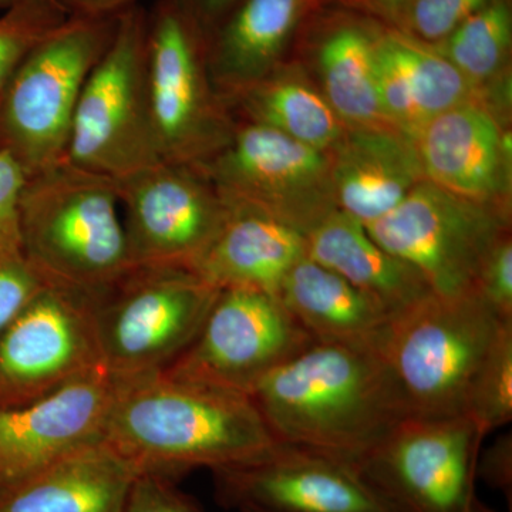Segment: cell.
I'll return each mask as SVG.
<instances>
[{
    "label": "cell",
    "mask_w": 512,
    "mask_h": 512,
    "mask_svg": "<svg viewBox=\"0 0 512 512\" xmlns=\"http://www.w3.org/2000/svg\"><path fill=\"white\" fill-rule=\"evenodd\" d=\"M104 440L138 474L170 480L248 463L278 444L249 394L164 370L116 379Z\"/></svg>",
    "instance_id": "cell-1"
},
{
    "label": "cell",
    "mask_w": 512,
    "mask_h": 512,
    "mask_svg": "<svg viewBox=\"0 0 512 512\" xmlns=\"http://www.w3.org/2000/svg\"><path fill=\"white\" fill-rule=\"evenodd\" d=\"M251 399L276 443L353 463L409 417L375 346L313 340L265 376Z\"/></svg>",
    "instance_id": "cell-2"
},
{
    "label": "cell",
    "mask_w": 512,
    "mask_h": 512,
    "mask_svg": "<svg viewBox=\"0 0 512 512\" xmlns=\"http://www.w3.org/2000/svg\"><path fill=\"white\" fill-rule=\"evenodd\" d=\"M116 180L64 163L26 178L20 249L50 284L96 296L130 271Z\"/></svg>",
    "instance_id": "cell-3"
},
{
    "label": "cell",
    "mask_w": 512,
    "mask_h": 512,
    "mask_svg": "<svg viewBox=\"0 0 512 512\" xmlns=\"http://www.w3.org/2000/svg\"><path fill=\"white\" fill-rule=\"evenodd\" d=\"M501 322L476 292L429 293L393 316L379 352L409 417L467 414L471 384Z\"/></svg>",
    "instance_id": "cell-4"
},
{
    "label": "cell",
    "mask_w": 512,
    "mask_h": 512,
    "mask_svg": "<svg viewBox=\"0 0 512 512\" xmlns=\"http://www.w3.org/2000/svg\"><path fill=\"white\" fill-rule=\"evenodd\" d=\"M116 18H70L43 37L0 96V143L26 178L64 163L84 84L116 32Z\"/></svg>",
    "instance_id": "cell-5"
},
{
    "label": "cell",
    "mask_w": 512,
    "mask_h": 512,
    "mask_svg": "<svg viewBox=\"0 0 512 512\" xmlns=\"http://www.w3.org/2000/svg\"><path fill=\"white\" fill-rule=\"evenodd\" d=\"M147 30L140 3L117 16L77 104L67 163L119 180L163 161L148 89Z\"/></svg>",
    "instance_id": "cell-6"
},
{
    "label": "cell",
    "mask_w": 512,
    "mask_h": 512,
    "mask_svg": "<svg viewBox=\"0 0 512 512\" xmlns=\"http://www.w3.org/2000/svg\"><path fill=\"white\" fill-rule=\"evenodd\" d=\"M218 293L188 269H130L93 296L104 369L114 379L167 369L198 335Z\"/></svg>",
    "instance_id": "cell-7"
},
{
    "label": "cell",
    "mask_w": 512,
    "mask_h": 512,
    "mask_svg": "<svg viewBox=\"0 0 512 512\" xmlns=\"http://www.w3.org/2000/svg\"><path fill=\"white\" fill-rule=\"evenodd\" d=\"M147 74L161 158L204 163L227 143L235 119L212 82L207 37L180 0L148 10Z\"/></svg>",
    "instance_id": "cell-8"
},
{
    "label": "cell",
    "mask_w": 512,
    "mask_h": 512,
    "mask_svg": "<svg viewBox=\"0 0 512 512\" xmlns=\"http://www.w3.org/2000/svg\"><path fill=\"white\" fill-rule=\"evenodd\" d=\"M487 434L468 414L407 417L355 464L392 512H494L477 493Z\"/></svg>",
    "instance_id": "cell-9"
},
{
    "label": "cell",
    "mask_w": 512,
    "mask_h": 512,
    "mask_svg": "<svg viewBox=\"0 0 512 512\" xmlns=\"http://www.w3.org/2000/svg\"><path fill=\"white\" fill-rule=\"evenodd\" d=\"M366 229L380 247L412 266L431 293L457 296L476 292L485 258L510 231V215L424 180Z\"/></svg>",
    "instance_id": "cell-10"
},
{
    "label": "cell",
    "mask_w": 512,
    "mask_h": 512,
    "mask_svg": "<svg viewBox=\"0 0 512 512\" xmlns=\"http://www.w3.org/2000/svg\"><path fill=\"white\" fill-rule=\"evenodd\" d=\"M195 167L225 201L272 215L303 235L336 210L328 151L261 124L235 120L227 143Z\"/></svg>",
    "instance_id": "cell-11"
},
{
    "label": "cell",
    "mask_w": 512,
    "mask_h": 512,
    "mask_svg": "<svg viewBox=\"0 0 512 512\" xmlns=\"http://www.w3.org/2000/svg\"><path fill=\"white\" fill-rule=\"evenodd\" d=\"M101 367L93 296L46 285L0 335V410L39 402Z\"/></svg>",
    "instance_id": "cell-12"
},
{
    "label": "cell",
    "mask_w": 512,
    "mask_h": 512,
    "mask_svg": "<svg viewBox=\"0 0 512 512\" xmlns=\"http://www.w3.org/2000/svg\"><path fill=\"white\" fill-rule=\"evenodd\" d=\"M116 185L131 268L192 271L227 218V202L195 165L160 161Z\"/></svg>",
    "instance_id": "cell-13"
},
{
    "label": "cell",
    "mask_w": 512,
    "mask_h": 512,
    "mask_svg": "<svg viewBox=\"0 0 512 512\" xmlns=\"http://www.w3.org/2000/svg\"><path fill=\"white\" fill-rule=\"evenodd\" d=\"M312 342L274 293L221 289L198 335L164 372L251 396Z\"/></svg>",
    "instance_id": "cell-14"
},
{
    "label": "cell",
    "mask_w": 512,
    "mask_h": 512,
    "mask_svg": "<svg viewBox=\"0 0 512 512\" xmlns=\"http://www.w3.org/2000/svg\"><path fill=\"white\" fill-rule=\"evenodd\" d=\"M212 476L218 501L239 512H392L353 461L312 448L278 443Z\"/></svg>",
    "instance_id": "cell-15"
},
{
    "label": "cell",
    "mask_w": 512,
    "mask_h": 512,
    "mask_svg": "<svg viewBox=\"0 0 512 512\" xmlns=\"http://www.w3.org/2000/svg\"><path fill=\"white\" fill-rule=\"evenodd\" d=\"M114 387L101 367L39 402L0 410V490L104 440Z\"/></svg>",
    "instance_id": "cell-16"
},
{
    "label": "cell",
    "mask_w": 512,
    "mask_h": 512,
    "mask_svg": "<svg viewBox=\"0 0 512 512\" xmlns=\"http://www.w3.org/2000/svg\"><path fill=\"white\" fill-rule=\"evenodd\" d=\"M413 144L426 181L510 215L511 136L490 104L470 100L443 111Z\"/></svg>",
    "instance_id": "cell-17"
},
{
    "label": "cell",
    "mask_w": 512,
    "mask_h": 512,
    "mask_svg": "<svg viewBox=\"0 0 512 512\" xmlns=\"http://www.w3.org/2000/svg\"><path fill=\"white\" fill-rule=\"evenodd\" d=\"M328 153L336 210L365 227L426 180L412 138L393 127H346Z\"/></svg>",
    "instance_id": "cell-18"
},
{
    "label": "cell",
    "mask_w": 512,
    "mask_h": 512,
    "mask_svg": "<svg viewBox=\"0 0 512 512\" xmlns=\"http://www.w3.org/2000/svg\"><path fill=\"white\" fill-rule=\"evenodd\" d=\"M375 74L384 120L412 140L443 111L483 100V92L446 57L403 32L376 35Z\"/></svg>",
    "instance_id": "cell-19"
},
{
    "label": "cell",
    "mask_w": 512,
    "mask_h": 512,
    "mask_svg": "<svg viewBox=\"0 0 512 512\" xmlns=\"http://www.w3.org/2000/svg\"><path fill=\"white\" fill-rule=\"evenodd\" d=\"M227 204L220 232L192 272L220 291L255 289L276 295L289 269L306 255L305 235L255 208Z\"/></svg>",
    "instance_id": "cell-20"
},
{
    "label": "cell",
    "mask_w": 512,
    "mask_h": 512,
    "mask_svg": "<svg viewBox=\"0 0 512 512\" xmlns=\"http://www.w3.org/2000/svg\"><path fill=\"white\" fill-rule=\"evenodd\" d=\"M137 474L97 441L0 490V512H124Z\"/></svg>",
    "instance_id": "cell-21"
},
{
    "label": "cell",
    "mask_w": 512,
    "mask_h": 512,
    "mask_svg": "<svg viewBox=\"0 0 512 512\" xmlns=\"http://www.w3.org/2000/svg\"><path fill=\"white\" fill-rule=\"evenodd\" d=\"M276 296L315 342L379 348L393 316L308 255L289 269Z\"/></svg>",
    "instance_id": "cell-22"
},
{
    "label": "cell",
    "mask_w": 512,
    "mask_h": 512,
    "mask_svg": "<svg viewBox=\"0 0 512 512\" xmlns=\"http://www.w3.org/2000/svg\"><path fill=\"white\" fill-rule=\"evenodd\" d=\"M305 239L309 258L345 278L392 316L431 293L412 266L389 254L365 225L339 210L309 229Z\"/></svg>",
    "instance_id": "cell-23"
},
{
    "label": "cell",
    "mask_w": 512,
    "mask_h": 512,
    "mask_svg": "<svg viewBox=\"0 0 512 512\" xmlns=\"http://www.w3.org/2000/svg\"><path fill=\"white\" fill-rule=\"evenodd\" d=\"M303 0H238L208 33L211 79L227 99L274 72L291 36Z\"/></svg>",
    "instance_id": "cell-24"
},
{
    "label": "cell",
    "mask_w": 512,
    "mask_h": 512,
    "mask_svg": "<svg viewBox=\"0 0 512 512\" xmlns=\"http://www.w3.org/2000/svg\"><path fill=\"white\" fill-rule=\"evenodd\" d=\"M225 103L239 120L274 128L320 151L335 146L346 128L320 90L302 74L279 67L231 94Z\"/></svg>",
    "instance_id": "cell-25"
},
{
    "label": "cell",
    "mask_w": 512,
    "mask_h": 512,
    "mask_svg": "<svg viewBox=\"0 0 512 512\" xmlns=\"http://www.w3.org/2000/svg\"><path fill=\"white\" fill-rule=\"evenodd\" d=\"M375 39L370 30L342 25L319 46L320 92L346 127H392L377 99Z\"/></svg>",
    "instance_id": "cell-26"
},
{
    "label": "cell",
    "mask_w": 512,
    "mask_h": 512,
    "mask_svg": "<svg viewBox=\"0 0 512 512\" xmlns=\"http://www.w3.org/2000/svg\"><path fill=\"white\" fill-rule=\"evenodd\" d=\"M512 15L507 0H493L464 20L434 49L484 93L510 56Z\"/></svg>",
    "instance_id": "cell-27"
},
{
    "label": "cell",
    "mask_w": 512,
    "mask_h": 512,
    "mask_svg": "<svg viewBox=\"0 0 512 512\" xmlns=\"http://www.w3.org/2000/svg\"><path fill=\"white\" fill-rule=\"evenodd\" d=\"M467 414L487 433L512 420V320H504L485 355L467 400Z\"/></svg>",
    "instance_id": "cell-28"
},
{
    "label": "cell",
    "mask_w": 512,
    "mask_h": 512,
    "mask_svg": "<svg viewBox=\"0 0 512 512\" xmlns=\"http://www.w3.org/2000/svg\"><path fill=\"white\" fill-rule=\"evenodd\" d=\"M67 19L55 0H20L0 16V96L10 76L46 35Z\"/></svg>",
    "instance_id": "cell-29"
},
{
    "label": "cell",
    "mask_w": 512,
    "mask_h": 512,
    "mask_svg": "<svg viewBox=\"0 0 512 512\" xmlns=\"http://www.w3.org/2000/svg\"><path fill=\"white\" fill-rule=\"evenodd\" d=\"M490 2L493 0H412L396 18L402 20L404 35L434 46Z\"/></svg>",
    "instance_id": "cell-30"
},
{
    "label": "cell",
    "mask_w": 512,
    "mask_h": 512,
    "mask_svg": "<svg viewBox=\"0 0 512 512\" xmlns=\"http://www.w3.org/2000/svg\"><path fill=\"white\" fill-rule=\"evenodd\" d=\"M49 284L22 251L0 252V335Z\"/></svg>",
    "instance_id": "cell-31"
},
{
    "label": "cell",
    "mask_w": 512,
    "mask_h": 512,
    "mask_svg": "<svg viewBox=\"0 0 512 512\" xmlns=\"http://www.w3.org/2000/svg\"><path fill=\"white\" fill-rule=\"evenodd\" d=\"M476 293L494 315L501 320H512V241L505 231L485 258Z\"/></svg>",
    "instance_id": "cell-32"
},
{
    "label": "cell",
    "mask_w": 512,
    "mask_h": 512,
    "mask_svg": "<svg viewBox=\"0 0 512 512\" xmlns=\"http://www.w3.org/2000/svg\"><path fill=\"white\" fill-rule=\"evenodd\" d=\"M124 512H201L198 505L175 488L170 478L140 473L134 478Z\"/></svg>",
    "instance_id": "cell-33"
},
{
    "label": "cell",
    "mask_w": 512,
    "mask_h": 512,
    "mask_svg": "<svg viewBox=\"0 0 512 512\" xmlns=\"http://www.w3.org/2000/svg\"><path fill=\"white\" fill-rule=\"evenodd\" d=\"M26 175L6 151H0V252L22 251L19 195Z\"/></svg>",
    "instance_id": "cell-34"
},
{
    "label": "cell",
    "mask_w": 512,
    "mask_h": 512,
    "mask_svg": "<svg viewBox=\"0 0 512 512\" xmlns=\"http://www.w3.org/2000/svg\"><path fill=\"white\" fill-rule=\"evenodd\" d=\"M478 476L484 477L488 484L508 494L511 501L512 491V440L511 434H505L488 448L478 460Z\"/></svg>",
    "instance_id": "cell-35"
},
{
    "label": "cell",
    "mask_w": 512,
    "mask_h": 512,
    "mask_svg": "<svg viewBox=\"0 0 512 512\" xmlns=\"http://www.w3.org/2000/svg\"><path fill=\"white\" fill-rule=\"evenodd\" d=\"M70 18H116L138 0H56Z\"/></svg>",
    "instance_id": "cell-36"
},
{
    "label": "cell",
    "mask_w": 512,
    "mask_h": 512,
    "mask_svg": "<svg viewBox=\"0 0 512 512\" xmlns=\"http://www.w3.org/2000/svg\"><path fill=\"white\" fill-rule=\"evenodd\" d=\"M181 5L197 22L205 36L211 32L238 0H180Z\"/></svg>",
    "instance_id": "cell-37"
},
{
    "label": "cell",
    "mask_w": 512,
    "mask_h": 512,
    "mask_svg": "<svg viewBox=\"0 0 512 512\" xmlns=\"http://www.w3.org/2000/svg\"><path fill=\"white\" fill-rule=\"evenodd\" d=\"M353 2L383 15L397 16L412 0H353Z\"/></svg>",
    "instance_id": "cell-38"
},
{
    "label": "cell",
    "mask_w": 512,
    "mask_h": 512,
    "mask_svg": "<svg viewBox=\"0 0 512 512\" xmlns=\"http://www.w3.org/2000/svg\"><path fill=\"white\" fill-rule=\"evenodd\" d=\"M18 2H20V0H0V12H5V10L12 8V6L16 5Z\"/></svg>",
    "instance_id": "cell-39"
},
{
    "label": "cell",
    "mask_w": 512,
    "mask_h": 512,
    "mask_svg": "<svg viewBox=\"0 0 512 512\" xmlns=\"http://www.w3.org/2000/svg\"><path fill=\"white\" fill-rule=\"evenodd\" d=\"M0 151H2V143H0Z\"/></svg>",
    "instance_id": "cell-40"
},
{
    "label": "cell",
    "mask_w": 512,
    "mask_h": 512,
    "mask_svg": "<svg viewBox=\"0 0 512 512\" xmlns=\"http://www.w3.org/2000/svg\"><path fill=\"white\" fill-rule=\"evenodd\" d=\"M245 512H255V511H245Z\"/></svg>",
    "instance_id": "cell-41"
}]
</instances>
